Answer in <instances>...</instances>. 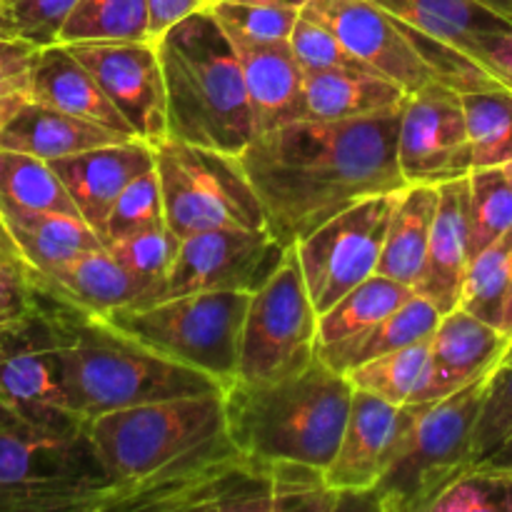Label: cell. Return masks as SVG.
I'll list each match as a JSON object with an SVG mask.
<instances>
[{"label":"cell","instance_id":"obj_1","mask_svg":"<svg viewBox=\"0 0 512 512\" xmlns=\"http://www.w3.org/2000/svg\"><path fill=\"white\" fill-rule=\"evenodd\" d=\"M398 128L400 108L368 118H303L255 135L240 163L263 200L270 233L295 248L358 200L403 190Z\"/></svg>","mask_w":512,"mask_h":512},{"label":"cell","instance_id":"obj_2","mask_svg":"<svg viewBox=\"0 0 512 512\" xmlns=\"http://www.w3.org/2000/svg\"><path fill=\"white\" fill-rule=\"evenodd\" d=\"M88 435L115 480L105 512H173L193 485L245 455L230 438L225 390L98 415Z\"/></svg>","mask_w":512,"mask_h":512},{"label":"cell","instance_id":"obj_3","mask_svg":"<svg viewBox=\"0 0 512 512\" xmlns=\"http://www.w3.org/2000/svg\"><path fill=\"white\" fill-rule=\"evenodd\" d=\"M48 298L60 320L58 360L65 395L70 410L85 423L115 410L225 390L220 380L145 348L100 315Z\"/></svg>","mask_w":512,"mask_h":512},{"label":"cell","instance_id":"obj_4","mask_svg":"<svg viewBox=\"0 0 512 512\" xmlns=\"http://www.w3.org/2000/svg\"><path fill=\"white\" fill-rule=\"evenodd\" d=\"M168 100V138L240 155L255 138L243 65L205 5L158 40Z\"/></svg>","mask_w":512,"mask_h":512},{"label":"cell","instance_id":"obj_5","mask_svg":"<svg viewBox=\"0 0 512 512\" xmlns=\"http://www.w3.org/2000/svg\"><path fill=\"white\" fill-rule=\"evenodd\" d=\"M353 393L348 375L320 358L303 373L275 383H235L225 390L230 438L253 458L328 470L348 423Z\"/></svg>","mask_w":512,"mask_h":512},{"label":"cell","instance_id":"obj_6","mask_svg":"<svg viewBox=\"0 0 512 512\" xmlns=\"http://www.w3.org/2000/svg\"><path fill=\"white\" fill-rule=\"evenodd\" d=\"M493 370L433 403L403 405L388 468L353 510L428 512L443 490L468 473L475 423Z\"/></svg>","mask_w":512,"mask_h":512},{"label":"cell","instance_id":"obj_7","mask_svg":"<svg viewBox=\"0 0 512 512\" xmlns=\"http://www.w3.org/2000/svg\"><path fill=\"white\" fill-rule=\"evenodd\" d=\"M113 488L88 430L55 433L0 400V512H105Z\"/></svg>","mask_w":512,"mask_h":512},{"label":"cell","instance_id":"obj_8","mask_svg":"<svg viewBox=\"0 0 512 512\" xmlns=\"http://www.w3.org/2000/svg\"><path fill=\"white\" fill-rule=\"evenodd\" d=\"M253 293H188L105 315L145 348L203 370L225 390L238 383L240 338Z\"/></svg>","mask_w":512,"mask_h":512},{"label":"cell","instance_id":"obj_9","mask_svg":"<svg viewBox=\"0 0 512 512\" xmlns=\"http://www.w3.org/2000/svg\"><path fill=\"white\" fill-rule=\"evenodd\" d=\"M155 170L165 223L178 238L215 228H268L263 200L240 155L165 138L155 145Z\"/></svg>","mask_w":512,"mask_h":512},{"label":"cell","instance_id":"obj_10","mask_svg":"<svg viewBox=\"0 0 512 512\" xmlns=\"http://www.w3.org/2000/svg\"><path fill=\"white\" fill-rule=\"evenodd\" d=\"M318 320L298 255L290 248L278 273L250 295L240 338L238 383H275L310 368L320 358Z\"/></svg>","mask_w":512,"mask_h":512},{"label":"cell","instance_id":"obj_11","mask_svg":"<svg viewBox=\"0 0 512 512\" xmlns=\"http://www.w3.org/2000/svg\"><path fill=\"white\" fill-rule=\"evenodd\" d=\"M58 345V310L38 290L28 310L0 320V400L30 423L78 435L88 430V423L68 405Z\"/></svg>","mask_w":512,"mask_h":512},{"label":"cell","instance_id":"obj_12","mask_svg":"<svg viewBox=\"0 0 512 512\" xmlns=\"http://www.w3.org/2000/svg\"><path fill=\"white\" fill-rule=\"evenodd\" d=\"M398 193L400 190L358 200L295 245L305 285L318 313L333 308L345 293L378 273Z\"/></svg>","mask_w":512,"mask_h":512},{"label":"cell","instance_id":"obj_13","mask_svg":"<svg viewBox=\"0 0 512 512\" xmlns=\"http://www.w3.org/2000/svg\"><path fill=\"white\" fill-rule=\"evenodd\" d=\"M290 248L268 228H215L180 238L165 298L188 293H255Z\"/></svg>","mask_w":512,"mask_h":512},{"label":"cell","instance_id":"obj_14","mask_svg":"<svg viewBox=\"0 0 512 512\" xmlns=\"http://www.w3.org/2000/svg\"><path fill=\"white\" fill-rule=\"evenodd\" d=\"M398 165L408 185H443L473 170L463 95L443 83L405 93L400 105Z\"/></svg>","mask_w":512,"mask_h":512},{"label":"cell","instance_id":"obj_15","mask_svg":"<svg viewBox=\"0 0 512 512\" xmlns=\"http://www.w3.org/2000/svg\"><path fill=\"white\" fill-rule=\"evenodd\" d=\"M68 48L95 75L135 138L153 148L168 138V100L155 40H100Z\"/></svg>","mask_w":512,"mask_h":512},{"label":"cell","instance_id":"obj_16","mask_svg":"<svg viewBox=\"0 0 512 512\" xmlns=\"http://www.w3.org/2000/svg\"><path fill=\"white\" fill-rule=\"evenodd\" d=\"M303 10L323 20L360 63L395 80L405 93L435 83L403 23L373 0H308Z\"/></svg>","mask_w":512,"mask_h":512},{"label":"cell","instance_id":"obj_17","mask_svg":"<svg viewBox=\"0 0 512 512\" xmlns=\"http://www.w3.org/2000/svg\"><path fill=\"white\" fill-rule=\"evenodd\" d=\"M400 408L403 405H393L368 390L355 388L338 453L325 470V483L343 495L345 510H353L355 500L373 490L388 468Z\"/></svg>","mask_w":512,"mask_h":512},{"label":"cell","instance_id":"obj_18","mask_svg":"<svg viewBox=\"0 0 512 512\" xmlns=\"http://www.w3.org/2000/svg\"><path fill=\"white\" fill-rule=\"evenodd\" d=\"M50 165L63 178L70 198L78 205L80 218L103 238L108 215L120 193L138 175L155 168V148L145 140L130 138L55 160Z\"/></svg>","mask_w":512,"mask_h":512},{"label":"cell","instance_id":"obj_19","mask_svg":"<svg viewBox=\"0 0 512 512\" xmlns=\"http://www.w3.org/2000/svg\"><path fill=\"white\" fill-rule=\"evenodd\" d=\"M510 338L495 325L455 308L430 335V373L420 403H433L498 368Z\"/></svg>","mask_w":512,"mask_h":512},{"label":"cell","instance_id":"obj_20","mask_svg":"<svg viewBox=\"0 0 512 512\" xmlns=\"http://www.w3.org/2000/svg\"><path fill=\"white\" fill-rule=\"evenodd\" d=\"M440 200L430 230L428 258L415 293L428 298L440 313L460 308L470 258V180H448L438 185Z\"/></svg>","mask_w":512,"mask_h":512},{"label":"cell","instance_id":"obj_21","mask_svg":"<svg viewBox=\"0 0 512 512\" xmlns=\"http://www.w3.org/2000/svg\"><path fill=\"white\" fill-rule=\"evenodd\" d=\"M30 275L38 290L100 318L115 310L145 308L155 303L153 290L128 273L108 248L78 255L48 273Z\"/></svg>","mask_w":512,"mask_h":512},{"label":"cell","instance_id":"obj_22","mask_svg":"<svg viewBox=\"0 0 512 512\" xmlns=\"http://www.w3.org/2000/svg\"><path fill=\"white\" fill-rule=\"evenodd\" d=\"M230 38V35H228ZM233 40L243 65L245 90L255 135L305 118V70L295 58L290 40L285 43H250Z\"/></svg>","mask_w":512,"mask_h":512},{"label":"cell","instance_id":"obj_23","mask_svg":"<svg viewBox=\"0 0 512 512\" xmlns=\"http://www.w3.org/2000/svg\"><path fill=\"white\" fill-rule=\"evenodd\" d=\"M30 100L63 110V113L78 115L90 123L105 125V128L115 130L125 138H135L130 123L110 103L95 75L75 58V53L65 43L40 48L33 68Z\"/></svg>","mask_w":512,"mask_h":512},{"label":"cell","instance_id":"obj_24","mask_svg":"<svg viewBox=\"0 0 512 512\" xmlns=\"http://www.w3.org/2000/svg\"><path fill=\"white\" fill-rule=\"evenodd\" d=\"M130 140L105 125L90 123L78 115L63 113L50 105L28 100L0 130V148L35 155L48 163L100 148V145Z\"/></svg>","mask_w":512,"mask_h":512},{"label":"cell","instance_id":"obj_25","mask_svg":"<svg viewBox=\"0 0 512 512\" xmlns=\"http://www.w3.org/2000/svg\"><path fill=\"white\" fill-rule=\"evenodd\" d=\"M405 90L375 70H305V118L348 120L398 110Z\"/></svg>","mask_w":512,"mask_h":512},{"label":"cell","instance_id":"obj_26","mask_svg":"<svg viewBox=\"0 0 512 512\" xmlns=\"http://www.w3.org/2000/svg\"><path fill=\"white\" fill-rule=\"evenodd\" d=\"M373 3L408 28L443 40L468 53L470 58L478 50L480 40L512 30V20L478 0H373Z\"/></svg>","mask_w":512,"mask_h":512},{"label":"cell","instance_id":"obj_27","mask_svg":"<svg viewBox=\"0 0 512 512\" xmlns=\"http://www.w3.org/2000/svg\"><path fill=\"white\" fill-rule=\"evenodd\" d=\"M438 185H405L398 193L378 273L415 290L428 258L430 230L438 213Z\"/></svg>","mask_w":512,"mask_h":512},{"label":"cell","instance_id":"obj_28","mask_svg":"<svg viewBox=\"0 0 512 512\" xmlns=\"http://www.w3.org/2000/svg\"><path fill=\"white\" fill-rule=\"evenodd\" d=\"M440 318H443V313L428 298L413 293L398 310L385 315L368 330L348 340H340V343L323 345L318 355L330 368L348 375L350 370L360 368V365L370 363L380 355L395 353V350L430 338L440 325Z\"/></svg>","mask_w":512,"mask_h":512},{"label":"cell","instance_id":"obj_29","mask_svg":"<svg viewBox=\"0 0 512 512\" xmlns=\"http://www.w3.org/2000/svg\"><path fill=\"white\" fill-rule=\"evenodd\" d=\"M0 213L30 273H48L78 255L105 248L103 238L75 215L3 208Z\"/></svg>","mask_w":512,"mask_h":512},{"label":"cell","instance_id":"obj_30","mask_svg":"<svg viewBox=\"0 0 512 512\" xmlns=\"http://www.w3.org/2000/svg\"><path fill=\"white\" fill-rule=\"evenodd\" d=\"M0 208L80 218L78 205L48 160L8 148H0Z\"/></svg>","mask_w":512,"mask_h":512},{"label":"cell","instance_id":"obj_31","mask_svg":"<svg viewBox=\"0 0 512 512\" xmlns=\"http://www.w3.org/2000/svg\"><path fill=\"white\" fill-rule=\"evenodd\" d=\"M413 293H415L413 288L398 283V280H390L380 273L370 275V278L363 280L358 288L345 293L333 308L320 313V320H318L320 348L363 333V330H368L370 325L383 320L385 315L398 310Z\"/></svg>","mask_w":512,"mask_h":512},{"label":"cell","instance_id":"obj_32","mask_svg":"<svg viewBox=\"0 0 512 512\" xmlns=\"http://www.w3.org/2000/svg\"><path fill=\"white\" fill-rule=\"evenodd\" d=\"M430 373V338L380 355L360 368L350 370L353 388L368 390L393 405H418Z\"/></svg>","mask_w":512,"mask_h":512},{"label":"cell","instance_id":"obj_33","mask_svg":"<svg viewBox=\"0 0 512 512\" xmlns=\"http://www.w3.org/2000/svg\"><path fill=\"white\" fill-rule=\"evenodd\" d=\"M473 170L503 168L512 160V90L463 93Z\"/></svg>","mask_w":512,"mask_h":512},{"label":"cell","instance_id":"obj_34","mask_svg":"<svg viewBox=\"0 0 512 512\" xmlns=\"http://www.w3.org/2000/svg\"><path fill=\"white\" fill-rule=\"evenodd\" d=\"M150 40L148 0H78L60 43Z\"/></svg>","mask_w":512,"mask_h":512},{"label":"cell","instance_id":"obj_35","mask_svg":"<svg viewBox=\"0 0 512 512\" xmlns=\"http://www.w3.org/2000/svg\"><path fill=\"white\" fill-rule=\"evenodd\" d=\"M512 280V230L470 258L460 308L500 328Z\"/></svg>","mask_w":512,"mask_h":512},{"label":"cell","instance_id":"obj_36","mask_svg":"<svg viewBox=\"0 0 512 512\" xmlns=\"http://www.w3.org/2000/svg\"><path fill=\"white\" fill-rule=\"evenodd\" d=\"M470 250L480 253L512 230V185L505 168L470 170Z\"/></svg>","mask_w":512,"mask_h":512},{"label":"cell","instance_id":"obj_37","mask_svg":"<svg viewBox=\"0 0 512 512\" xmlns=\"http://www.w3.org/2000/svg\"><path fill=\"white\" fill-rule=\"evenodd\" d=\"M178 245V235L168 225H160V228L115 240L108 245V250L128 273H133L140 283L153 290L155 303H158L168 290L170 268H173L175 255H178Z\"/></svg>","mask_w":512,"mask_h":512},{"label":"cell","instance_id":"obj_38","mask_svg":"<svg viewBox=\"0 0 512 512\" xmlns=\"http://www.w3.org/2000/svg\"><path fill=\"white\" fill-rule=\"evenodd\" d=\"M225 33L235 40L250 43H285L290 40L300 10L293 5L245 3V0H213L208 3Z\"/></svg>","mask_w":512,"mask_h":512},{"label":"cell","instance_id":"obj_39","mask_svg":"<svg viewBox=\"0 0 512 512\" xmlns=\"http://www.w3.org/2000/svg\"><path fill=\"white\" fill-rule=\"evenodd\" d=\"M165 223L163 190H160L158 170L138 175L128 188L120 193L118 203L113 205L108 215V223L103 230V243L108 248L115 240H123L128 235L143 233V230L160 228Z\"/></svg>","mask_w":512,"mask_h":512},{"label":"cell","instance_id":"obj_40","mask_svg":"<svg viewBox=\"0 0 512 512\" xmlns=\"http://www.w3.org/2000/svg\"><path fill=\"white\" fill-rule=\"evenodd\" d=\"M428 512H512V470H468L433 500Z\"/></svg>","mask_w":512,"mask_h":512},{"label":"cell","instance_id":"obj_41","mask_svg":"<svg viewBox=\"0 0 512 512\" xmlns=\"http://www.w3.org/2000/svg\"><path fill=\"white\" fill-rule=\"evenodd\" d=\"M405 33L410 35V40L415 43L418 53L423 55L425 63L430 65L433 70L435 80L448 88L458 90L460 95L463 93H480V90H498L503 85L478 63V60L470 58L468 53L463 50L453 48V45L443 43L438 38H430V35L420 33V30L408 28L403 23Z\"/></svg>","mask_w":512,"mask_h":512},{"label":"cell","instance_id":"obj_42","mask_svg":"<svg viewBox=\"0 0 512 512\" xmlns=\"http://www.w3.org/2000/svg\"><path fill=\"white\" fill-rule=\"evenodd\" d=\"M512 435V360L490 375L488 393L473 433V468L483 465ZM470 468V470H473Z\"/></svg>","mask_w":512,"mask_h":512},{"label":"cell","instance_id":"obj_43","mask_svg":"<svg viewBox=\"0 0 512 512\" xmlns=\"http://www.w3.org/2000/svg\"><path fill=\"white\" fill-rule=\"evenodd\" d=\"M290 48H293L295 58L303 65V70H370L368 65L360 63V60L340 43L338 35H335L323 20L310 15L308 10H300L298 23H295L293 33H290Z\"/></svg>","mask_w":512,"mask_h":512},{"label":"cell","instance_id":"obj_44","mask_svg":"<svg viewBox=\"0 0 512 512\" xmlns=\"http://www.w3.org/2000/svg\"><path fill=\"white\" fill-rule=\"evenodd\" d=\"M78 0H3L10 33L38 48L60 43L65 23Z\"/></svg>","mask_w":512,"mask_h":512},{"label":"cell","instance_id":"obj_45","mask_svg":"<svg viewBox=\"0 0 512 512\" xmlns=\"http://www.w3.org/2000/svg\"><path fill=\"white\" fill-rule=\"evenodd\" d=\"M40 48L23 38L0 35V130L30 100Z\"/></svg>","mask_w":512,"mask_h":512},{"label":"cell","instance_id":"obj_46","mask_svg":"<svg viewBox=\"0 0 512 512\" xmlns=\"http://www.w3.org/2000/svg\"><path fill=\"white\" fill-rule=\"evenodd\" d=\"M38 298L30 268L0 263V320L23 313Z\"/></svg>","mask_w":512,"mask_h":512},{"label":"cell","instance_id":"obj_47","mask_svg":"<svg viewBox=\"0 0 512 512\" xmlns=\"http://www.w3.org/2000/svg\"><path fill=\"white\" fill-rule=\"evenodd\" d=\"M208 5V0H148L150 40H158L165 30L178 25L188 15L198 13Z\"/></svg>","mask_w":512,"mask_h":512},{"label":"cell","instance_id":"obj_48","mask_svg":"<svg viewBox=\"0 0 512 512\" xmlns=\"http://www.w3.org/2000/svg\"><path fill=\"white\" fill-rule=\"evenodd\" d=\"M0 263H10V265H25L23 255H20L18 245H15L13 235H10L8 225H5L3 213H0ZM28 268V265H25Z\"/></svg>","mask_w":512,"mask_h":512},{"label":"cell","instance_id":"obj_49","mask_svg":"<svg viewBox=\"0 0 512 512\" xmlns=\"http://www.w3.org/2000/svg\"><path fill=\"white\" fill-rule=\"evenodd\" d=\"M500 330L512 340V280L508 288V298H505V308H503V323H500Z\"/></svg>","mask_w":512,"mask_h":512},{"label":"cell","instance_id":"obj_50","mask_svg":"<svg viewBox=\"0 0 512 512\" xmlns=\"http://www.w3.org/2000/svg\"><path fill=\"white\" fill-rule=\"evenodd\" d=\"M478 3L488 5V8L495 10V13H500L503 18L512 20V0H478Z\"/></svg>","mask_w":512,"mask_h":512},{"label":"cell","instance_id":"obj_51","mask_svg":"<svg viewBox=\"0 0 512 512\" xmlns=\"http://www.w3.org/2000/svg\"><path fill=\"white\" fill-rule=\"evenodd\" d=\"M245 3H270V5H293V8H305L308 0H245Z\"/></svg>","mask_w":512,"mask_h":512},{"label":"cell","instance_id":"obj_52","mask_svg":"<svg viewBox=\"0 0 512 512\" xmlns=\"http://www.w3.org/2000/svg\"><path fill=\"white\" fill-rule=\"evenodd\" d=\"M0 35H13L10 33V25H8V18H5V10H3V0H0ZM15 38V35H13Z\"/></svg>","mask_w":512,"mask_h":512},{"label":"cell","instance_id":"obj_53","mask_svg":"<svg viewBox=\"0 0 512 512\" xmlns=\"http://www.w3.org/2000/svg\"><path fill=\"white\" fill-rule=\"evenodd\" d=\"M510 360H512V340H510L508 350H505V355H503V360H500V363H510Z\"/></svg>","mask_w":512,"mask_h":512},{"label":"cell","instance_id":"obj_54","mask_svg":"<svg viewBox=\"0 0 512 512\" xmlns=\"http://www.w3.org/2000/svg\"><path fill=\"white\" fill-rule=\"evenodd\" d=\"M503 168H505V175H508V180H510V185H512V160H510L508 165H503Z\"/></svg>","mask_w":512,"mask_h":512},{"label":"cell","instance_id":"obj_55","mask_svg":"<svg viewBox=\"0 0 512 512\" xmlns=\"http://www.w3.org/2000/svg\"><path fill=\"white\" fill-rule=\"evenodd\" d=\"M208 3H213V0H208Z\"/></svg>","mask_w":512,"mask_h":512}]
</instances>
